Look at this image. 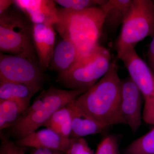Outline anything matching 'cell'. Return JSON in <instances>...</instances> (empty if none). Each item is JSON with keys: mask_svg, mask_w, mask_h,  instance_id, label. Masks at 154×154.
<instances>
[{"mask_svg": "<svg viewBox=\"0 0 154 154\" xmlns=\"http://www.w3.org/2000/svg\"><path fill=\"white\" fill-rule=\"evenodd\" d=\"M105 15L101 6L78 12L58 9V21L54 27L63 39L74 44L79 60L91 55L100 46Z\"/></svg>", "mask_w": 154, "mask_h": 154, "instance_id": "6da1fadb", "label": "cell"}, {"mask_svg": "<svg viewBox=\"0 0 154 154\" xmlns=\"http://www.w3.org/2000/svg\"><path fill=\"white\" fill-rule=\"evenodd\" d=\"M115 60L92 88L79 96L75 104L85 113L107 127L123 124L120 114L122 80Z\"/></svg>", "mask_w": 154, "mask_h": 154, "instance_id": "7a4b0ae2", "label": "cell"}, {"mask_svg": "<svg viewBox=\"0 0 154 154\" xmlns=\"http://www.w3.org/2000/svg\"><path fill=\"white\" fill-rule=\"evenodd\" d=\"M85 92V90H61L54 87L42 91L11 128L12 132L20 139L35 132L57 110L75 101Z\"/></svg>", "mask_w": 154, "mask_h": 154, "instance_id": "3957f363", "label": "cell"}, {"mask_svg": "<svg viewBox=\"0 0 154 154\" xmlns=\"http://www.w3.org/2000/svg\"><path fill=\"white\" fill-rule=\"evenodd\" d=\"M111 62L110 51L99 46L91 55L78 60L68 71L58 75L57 81L70 90L88 91L107 73Z\"/></svg>", "mask_w": 154, "mask_h": 154, "instance_id": "277c9868", "label": "cell"}, {"mask_svg": "<svg viewBox=\"0 0 154 154\" xmlns=\"http://www.w3.org/2000/svg\"><path fill=\"white\" fill-rule=\"evenodd\" d=\"M31 28L21 14L8 10L0 15V51L10 55L34 59Z\"/></svg>", "mask_w": 154, "mask_h": 154, "instance_id": "5b68a950", "label": "cell"}, {"mask_svg": "<svg viewBox=\"0 0 154 154\" xmlns=\"http://www.w3.org/2000/svg\"><path fill=\"white\" fill-rule=\"evenodd\" d=\"M154 35V2L151 0H133L130 12L122 25L116 43L117 55L135 47L144 38Z\"/></svg>", "mask_w": 154, "mask_h": 154, "instance_id": "8992f818", "label": "cell"}, {"mask_svg": "<svg viewBox=\"0 0 154 154\" xmlns=\"http://www.w3.org/2000/svg\"><path fill=\"white\" fill-rule=\"evenodd\" d=\"M40 69L32 59L2 53L0 54V81L41 88L42 75Z\"/></svg>", "mask_w": 154, "mask_h": 154, "instance_id": "52a82bcc", "label": "cell"}, {"mask_svg": "<svg viewBox=\"0 0 154 154\" xmlns=\"http://www.w3.org/2000/svg\"><path fill=\"white\" fill-rule=\"evenodd\" d=\"M127 69L130 78L142 94L145 102L154 101V75L149 66L131 47L117 55Z\"/></svg>", "mask_w": 154, "mask_h": 154, "instance_id": "ba28073f", "label": "cell"}, {"mask_svg": "<svg viewBox=\"0 0 154 154\" xmlns=\"http://www.w3.org/2000/svg\"><path fill=\"white\" fill-rule=\"evenodd\" d=\"M142 94L130 77L122 80L120 114L123 124L136 133L143 120Z\"/></svg>", "mask_w": 154, "mask_h": 154, "instance_id": "9c48e42d", "label": "cell"}, {"mask_svg": "<svg viewBox=\"0 0 154 154\" xmlns=\"http://www.w3.org/2000/svg\"><path fill=\"white\" fill-rule=\"evenodd\" d=\"M52 0H16L14 4L33 24L54 25L58 21V9Z\"/></svg>", "mask_w": 154, "mask_h": 154, "instance_id": "30bf717a", "label": "cell"}, {"mask_svg": "<svg viewBox=\"0 0 154 154\" xmlns=\"http://www.w3.org/2000/svg\"><path fill=\"white\" fill-rule=\"evenodd\" d=\"M72 140V138L63 137L53 131L46 128L32 133L15 143L21 146L47 149L67 153Z\"/></svg>", "mask_w": 154, "mask_h": 154, "instance_id": "8fae6325", "label": "cell"}, {"mask_svg": "<svg viewBox=\"0 0 154 154\" xmlns=\"http://www.w3.org/2000/svg\"><path fill=\"white\" fill-rule=\"evenodd\" d=\"M32 36L39 67L42 70L45 71L50 66L55 47L54 27L45 24H33Z\"/></svg>", "mask_w": 154, "mask_h": 154, "instance_id": "7c38bea8", "label": "cell"}, {"mask_svg": "<svg viewBox=\"0 0 154 154\" xmlns=\"http://www.w3.org/2000/svg\"><path fill=\"white\" fill-rule=\"evenodd\" d=\"M75 101L71 103L72 124L70 138H79L97 134L108 128L85 113L75 104Z\"/></svg>", "mask_w": 154, "mask_h": 154, "instance_id": "4fadbf2b", "label": "cell"}, {"mask_svg": "<svg viewBox=\"0 0 154 154\" xmlns=\"http://www.w3.org/2000/svg\"><path fill=\"white\" fill-rule=\"evenodd\" d=\"M78 51L69 40L63 39L55 46L49 67L51 69L63 74L69 70L79 60Z\"/></svg>", "mask_w": 154, "mask_h": 154, "instance_id": "5bb4252c", "label": "cell"}, {"mask_svg": "<svg viewBox=\"0 0 154 154\" xmlns=\"http://www.w3.org/2000/svg\"><path fill=\"white\" fill-rule=\"evenodd\" d=\"M133 0H106L101 6L105 10V25L111 30H116L122 25L128 15Z\"/></svg>", "mask_w": 154, "mask_h": 154, "instance_id": "9a60e30c", "label": "cell"}, {"mask_svg": "<svg viewBox=\"0 0 154 154\" xmlns=\"http://www.w3.org/2000/svg\"><path fill=\"white\" fill-rule=\"evenodd\" d=\"M40 87L7 81H0V100H13L30 103Z\"/></svg>", "mask_w": 154, "mask_h": 154, "instance_id": "2e32d148", "label": "cell"}, {"mask_svg": "<svg viewBox=\"0 0 154 154\" xmlns=\"http://www.w3.org/2000/svg\"><path fill=\"white\" fill-rule=\"evenodd\" d=\"M30 106V103L0 100V131L12 127Z\"/></svg>", "mask_w": 154, "mask_h": 154, "instance_id": "e0dca14e", "label": "cell"}, {"mask_svg": "<svg viewBox=\"0 0 154 154\" xmlns=\"http://www.w3.org/2000/svg\"><path fill=\"white\" fill-rule=\"evenodd\" d=\"M72 102L54 113L43 126L63 137L70 138L72 131Z\"/></svg>", "mask_w": 154, "mask_h": 154, "instance_id": "ac0fdd59", "label": "cell"}, {"mask_svg": "<svg viewBox=\"0 0 154 154\" xmlns=\"http://www.w3.org/2000/svg\"><path fill=\"white\" fill-rule=\"evenodd\" d=\"M125 154H154V128L131 143Z\"/></svg>", "mask_w": 154, "mask_h": 154, "instance_id": "d6986e66", "label": "cell"}, {"mask_svg": "<svg viewBox=\"0 0 154 154\" xmlns=\"http://www.w3.org/2000/svg\"><path fill=\"white\" fill-rule=\"evenodd\" d=\"M106 0H56L55 2L69 11L78 12L101 6Z\"/></svg>", "mask_w": 154, "mask_h": 154, "instance_id": "ffe728a7", "label": "cell"}, {"mask_svg": "<svg viewBox=\"0 0 154 154\" xmlns=\"http://www.w3.org/2000/svg\"><path fill=\"white\" fill-rule=\"evenodd\" d=\"M0 154H26V147L18 146L1 132Z\"/></svg>", "mask_w": 154, "mask_h": 154, "instance_id": "44dd1931", "label": "cell"}, {"mask_svg": "<svg viewBox=\"0 0 154 154\" xmlns=\"http://www.w3.org/2000/svg\"><path fill=\"white\" fill-rule=\"evenodd\" d=\"M118 146L115 136H108L98 145L95 154H118Z\"/></svg>", "mask_w": 154, "mask_h": 154, "instance_id": "7402d4cb", "label": "cell"}, {"mask_svg": "<svg viewBox=\"0 0 154 154\" xmlns=\"http://www.w3.org/2000/svg\"><path fill=\"white\" fill-rule=\"evenodd\" d=\"M72 139V140L66 154H94L93 150L83 138Z\"/></svg>", "mask_w": 154, "mask_h": 154, "instance_id": "603a6c76", "label": "cell"}, {"mask_svg": "<svg viewBox=\"0 0 154 154\" xmlns=\"http://www.w3.org/2000/svg\"><path fill=\"white\" fill-rule=\"evenodd\" d=\"M143 120L147 124L154 125V101L145 102Z\"/></svg>", "mask_w": 154, "mask_h": 154, "instance_id": "cb8c5ba5", "label": "cell"}, {"mask_svg": "<svg viewBox=\"0 0 154 154\" xmlns=\"http://www.w3.org/2000/svg\"><path fill=\"white\" fill-rule=\"evenodd\" d=\"M147 59L149 67L154 75V35L149 46Z\"/></svg>", "mask_w": 154, "mask_h": 154, "instance_id": "d4e9b609", "label": "cell"}, {"mask_svg": "<svg viewBox=\"0 0 154 154\" xmlns=\"http://www.w3.org/2000/svg\"><path fill=\"white\" fill-rule=\"evenodd\" d=\"M30 154H66L64 152L47 149H34Z\"/></svg>", "mask_w": 154, "mask_h": 154, "instance_id": "484cf974", "label": "cell"}, {"mask_svg": "<svg viewBox=\"0 0 154 154\" xmlns=\"http://www.w3.org/2000/svg\"><path fill=\"white\" fill-rule=\"evenodd\" d=\"M14 4V1L12 0H0V15L8 10L9 7Z\"/></svg>", "mask_w": 154, "mask_h": 154, "instance_id": "4316f807", "label": "cell"}, {"mask_svg": "<svg viewBox=\"0 0 154 154\" xmlns=\"http://www.w3.org/2000/svg\"><path fill=\"white\" fill-rule=\"evenodd\" d=\"M153 2H154V1H153Z\"/></svg>", "mask_w": 154, "mask_h": 154, "instance_id": "83f0119b", "label": "cell"}]
</instances>
